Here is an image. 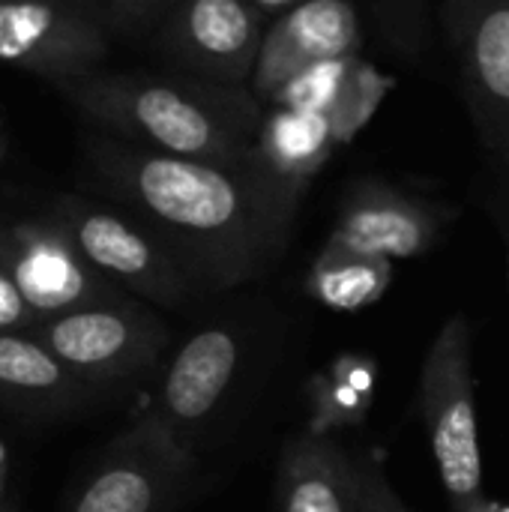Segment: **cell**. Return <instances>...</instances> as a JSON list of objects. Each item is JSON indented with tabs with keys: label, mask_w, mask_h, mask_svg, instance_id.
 <instances>
[{
	"label": "cell",
	"mask_w": 509,
	"mask_h": 512,
	"mask_svg": "<svg viewBox=\"0 0 509 512\" xmlns=\"http://www.w3.org/2000/svg\"><path fill=\"white\" fill-rule=\"evenodd\" d=\"M84 150L96 180L216 291L237 288L279 261L306 198L252 159L216 165L111 135L90 138Z\"/></svg>",
	"instance_id": "cell-1"
},
{
	"label": "cell",
	"mask_w": 509,
	"mask_h": 512,
	"mask_svg": "<svg viewBox=\"0 0 509 512\" xmlns=\"http://www.w3.org/2000/svg\"><path fill=\"white\" fill-rule=\"evenodd\" d=\"M60 93L120 141L216 165L249 159L267 111L249 87L186 72H93L60 87Z\"/></svg>",
	"instance_id": "cell-2"
},
{
	"label": "cell",
	"mask_w": 509,
	"mask_h": 512,
	"mask_svg": "<svg viewBox=\"0 0 509 512\" xmlns=\"http://www.w3.org/2000/svg\"><path fill=\"white\" fill-rule=\"evenodd\" d=\"M420 405L453 510H474L486 498L471 372V327L465 315H453L429 345L420 375Z\"/></svg>",
	"instance_id": "cell-3"
},
{
	"label": "cell",
	"mask_w": 509,
	"mask_h": 512,
	"mask_svg": "<svg viewBox=\"0 0 509 512\" xmlns=\"http://www.w3.org/2000/svg\"><path fill=\"white\" fill-rule=\"evenodd\" d=\"M48 216L114 285L168 309L192 300L198 279L147 228L78 195L57 198Z\"/></svg>",
	"instance_id": "cell-4"
},
{
	"label": "cell",
	"mask_w": 509,
	"mask_h": 512,
	"mask_svg": "<svg viewBox=\"0 0 509 512\" xmlns=\"http://www.w3.org/2000/svg\"><path fill=\"white\" fill-rule=\"evenodd\" d=\"M192 483L189 444L159 414H147L87 474L69 512H171Z\"/></svg>",
	"instance_id": "cell-5"
},
{
	"label": "cell",
	"mask_w": 509,
	"mask_h": 512,
	"mask_svg": "<svg viewBox=\"0 0 509 512\" xmlns=\"http://www.w3.org/2000/svg\"><path fill=\"white\" fill-rule=\"evenodd\" d=\"M84 384H123L147 375L168 345L165 324L135 300L75 309L30 330Z\"/></svg>",
	"instance_id": "cell-6"
},
{
	"label": "cell",
	"mask_w": 509,
	"mask_h": 512,
	"mask_svg": "<svg viewBox=\"0 0 509 512\" xmlns=\"http://www.w3.org/2000/svg\"><path fill=\"white\" fill-rule=\"evenodd\" d=\"M0 264L39 321L75 309L129 300L48 219H0Z\"/></svg>",
	"instance_id": "cell-7"
},
{
	"label": "cell",
	"mask_w": 509,
	"mask_h": 512,
	"mask_svg": "<svg viewBox=\"0 0 509 512\" xmlns=\"http://www.w3.org/2000/svg\"><path fill=\"white\" fill-rule=\"evenodd\" d=\"M270 18L249 0H177L156 30V51L195 78L249 87Z\"/></svg>",
	"instance_id": "cell-8"
},
{
	"label": "cell",
	"mask_w": 509,
	"mask_h": 512,
	"mask_svg": "<svg viewBox=\"0 0 509 512\" xmlns=\"http://www.w3.org/2000/svg\"><path fill=\"white\" fill-rule=\"evenodd\" d=\"M105 54L108 33L78 0L0 3V63L33 72L60 90L99 72Z\"/></svg>",
	"instance_id": "cell-9"
},
{
	"label": "cell",
	"mask_w": 509,
	"mask_h": 512,
	"mask_svg": "<svg viewBox=\"0 0 509 512\" xmlns=\"http://www.w3.org/2000/svg\"><path fill=\"white\" fill-rule=\"evenodd\" d=\"M444 27L474 126L509 168V0H450Z\"/></svg>",
	"instance_id": "cell-10"
},
{
	"label": "cell",
	"mask_w": 509,
	"mask_h": 512,
	"mask_svg": "<svg viewBox=\"0 0 509 512\" xmlns=\"http://www.w3.org/2000/svg\"><path fill=\"white\" fill-rule=\"evenodd\" d=\"M360 45L363 27L351 0H306L270 21L249 90L267 105L306 69L360 54Z\"/></svg>",
	"instance_id": "cell-11"
},
{
	"label": "cell",
	"mask_w": 509,
	"mask_h": 512,
	"mask_svg": "<svg viewBox=\"0 0 509 512\" xmlns=\"http://www.w3.org/2000/svg\"><path fill=\"white\" fill-rule=\"evenodd\" d=\"M447 222L450 213L438 204L366 180L348 192L324 246L387 261L417 258L435 246Z\"/></svg>",
	"instance_id": "cell-12"
},
{
	"label": "cell",
	"mask_w": 509,
	"mask_h": 512,
	"mask_svg": "<svg viewBox=\"0 0 509 512\" xmlns=\"http://www.w3.org/2000/svg\"><path fill=\"white\" fill-rule=\"evenodd\" d=\"M240 357L243 339L234 327L207 324L195 330L171 357L153 414H159L186 444V435L204 426L234 387Z\"/></svg>",
	"instance_id": "cell-13"
},
{
	"label": "cell",
	"mask_w": 509,
	"mask_h": 512,
	"mask_svg": "<svg viewBox=\"0 0 509 512\" xmlns=\"http://www.w3.org/2000/svg\"><path fill=\"white\" fill-rule=\"evenodd\" d=\"M390 90V75H384L360 54H348L306 69L291 84H285L267 105L309 111L321 117L342 144H348L375 117Z\"/></svg>",
	"instance_id": "cell-14"
},
{
	"label": "cell",
	"mask_w": 509,
	"mask_h": 512,
	"mask_svg": "<svg viewBox=\"0 0 509 512\" xmlns=\"http://www.w3.org/2000/svg\"><path fill=\"white\" fill-rule=\"evenodd\" d=\"M276 501L279 512H357L363 501L360 462L324 435H294L279 456Z\"/></svg>",
	"instance_id": "cell-15"
},
{
	"label": "cell",
	"mask_w": 509,
	"mask_h": 512,
	"mask_svg": "<svg viewBox=\"0 0 509 512\" xmlns=\"http://www.w3.org/2000/svg\"><path fill=\"white\" fill-rule=\"evenodd\" d=\"M342 147L336 132L315 114L267 105L249 159L267 174L309 192L315 174Z\"/></svg>",
	"instance_id": "cell-16"
},
{
	"label": "cell",
	"mask_w": 509,
	"mask_h": 512,
	"mask_svg": "<svg viewBox=\"0 0 509 512\" xmlns=\"http://www.w3.org/2000/svg\"><path fill=\"white\" fill-rule=\"evenodd\" d=\"M0 396L33 411H66L87 399V384L30 333H0Z\"/></svg>",
	"instance_id": "cell-17"
},
{
	"label": "cell",
	"mask_w": 509,
	"mask_h": 512,
	"mask_svg": "<svg viewBox=\"0 0 509 512\" xmlns=\"http://www.w3.org/2000/svg\"><path fill=\"white\" fill-rule=\"evenodd\" d=\"M390 282H393V261L324 246L309 270L306 288L318 303L330 309L354 312L375 303L390 288Z\"/></svg>",
	"instance_id": "cell-18"
},
{
	"label": "cell",
	"mask_w": 509,
	"mask_h": 512,
	"mask_svg": "<svg viewBox=\"0 0 509 512\" xmlns=\"http://www.w3.org/2000/svg\"><path fill=\"white\" fill-rule=\"evenodd\" d=\"M381 39L399 57H417L429 33L426 0H369Z\"/></svg>",
	"instance_id": "cell-19"
},
{
	"label": "cell",
	"mask_w": 509,
	"mask_h": 512,
	"mask_svg": "<svg viewBox=\"0 0 509 512\" xmlns=\"http://www.w3.org/2000/svg\"><path fill=\"white\" fill-rule=\"evenodd\" d=\"M36 324H39V315L30 309L15 279L0 264V333H30Z\"/></svg>",
	"instance_id": "cell-20"
},
{
	"label": "cell",
	"mask_w": 509,
	"mask_h": 512,
	"mask_svg": "<svg viewBox=\"0 0 509 512\" xmlns=\"http://www.w3.org/2000/svg\"><path fill=\"white\" fill-rule=\"evenodd\" d=\"M84 9L96 12H108L114 18H126V21H144V18H165V12L177 3V0H78Z\"/></svg>",
	"instance_id": "cell-21"
},
{
	"label": "cell",
	"mask_w": 509,
	"mask_h": 512,
	"mask_svg": "<svg viewBox=\"0 0 509 512\" xmlns=\"http://www.w3.org/2000/svg\"><path fill=\"white\" fill-rule=\"evenodd\" d=\"M363 465H366V474H369V483H372V489H375V498H378L381 512H411L399 498H396V492H393L390 483L384 480L381 468H375V465H369V462H363Z\"/></svg>",
	"instance_id": "cell-22"
},
{
	"label": "cell",
	"mask_w": 509,
	"mask_h": 512,
	"mask_svg": "<svg viewBox=\"0 0 509 512\" xmlns=\"http://www.w3.org/2000/svg\"><path fill=\"white\" fill-rule=\"evenodd\" d=\"M255 9H261L267 18L273 15V18H279V15H285L288 9H294V6H300V3H306V0H249Z\"/></svg>",
	"instance_id": "cell-23"
},
{
	"label": "cell",
	"mask_w": 509,
	"mask_h": 512,
	"mask_svg": "<svg viewBox=\"0 0 509 512\" xmlns=\"http://www.w3.org/2000/svg\"><path fill=\"white\" fill-rule=\"evenodd\" d=\"M360 471H363V501H360V510L357 512H381L378 498H375V489L369 483V474H366V465L363 462H360Z\"/></svg>",
	"instance_id": "cell-24"
},
{
	"label": "cell",
	"mask_w": 509,
	"mask_h": 512,
	"mask_svg": "<svg viewBox=\"0 0 509 512\" xmlns=\"http://www.w3.org/2000/svg\"><path fill=\"white\" fill-rule=\"evenodd\" d=\"M3 492H6V447L0 441V504H3Z\"/></svg>",
	"instance_id": "cell-25"
},
{
	"label": "cell",
	"mask_w": 509,
	"mask_h": 512,
	"mask_svg": "<svg viewBox=\"0 0 509 512\" xmlns=\"http://www.w3.org/2000/svg\"><path fill=\"white\" fill-rule=\"evenodd\" d=\"M465 512H509V510H501V507H495V504L483 501V504H477L474 510H465Z\"/></svg>",
	"instance_id": "cell-26"
},
{
	"label": "cell",
	"mask_w": 509,
	"mask_h": 512,
	"mask_svg": "<svg viewBox=\"0 0 509 512\" xmlns=\"http://www.w3.org/2000/svg\"><path fill=\"white\" fill-rule=\"evenodd\" d=\"M3 153H6V144H3V138H0V159H3Z\"/></svg>",
	"instance_id": "cell-27"
},
{
	"label": "cell",
	"mask_w": 509,
	"mask_h": 512,
	"mask_svg": "<svg viewBox=\"0 0 509 512\" xmlns=\"http://www.w3.org/2000/svg\"><path fill=\"white\" fill-rule=\"evenodd\" d=\"M0 512H6V510H3V504H0Z\"/></svg>",
	"instance_id": "cell-28"
},
{
	"label": "cell",
	"mask_w": 509,
	"mask_h": 512,
	"mask_svg": "<svg viewBox=\"0 0 509 512\" xmlns=\"http://www.w3.org/2000/svg\"><path fill=\"white\" fill-rule=\"evenodd\" d=\"M0 3H3V0H0Z\"/></svg>",
	"instance_id": "cell-29"
}]
</instances>
